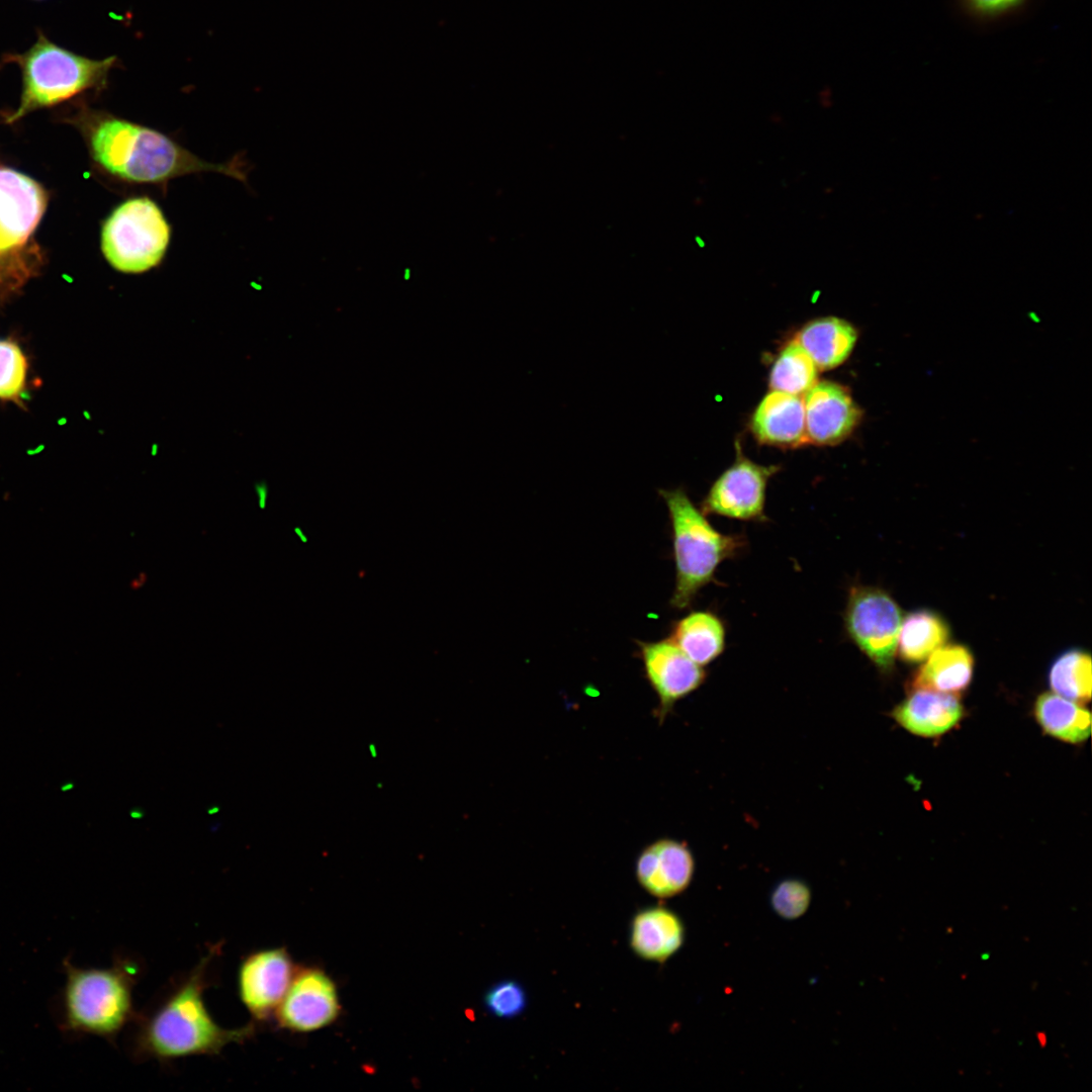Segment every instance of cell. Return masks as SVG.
Listing matches in <instances>:
<instances>
[{"label":"cell","instance_id":"cell-26","mask_svg":"<svg viewBox=\"0 0 1092 1092\" xmlns=\"http://www.w3.org/2000/svg\"><path fill=\"white\" fill-rule=\"evenodd\" d=\"M811 890L798 879H786L780 882L770 895V904L775 912L785 919H797L809 908Z\"/></svg>","mask_w":1092,"mask_h":1092},{"label":"cell","instance_id":"cell-13","mask_svg":"<svg viewBox=\"0 0 1092 1092\" xmlns=\"http://www.w3.org/2000/svg\"><path fill=\"white\" fill-rule=\"evenodd\" d=\"M46 205L47 195L35 181L0 168V254L27 241Z\"/></svg>","mask_w":1092,"mask_h":1092},{"label":"cell","instance_id":"cell-24","mask_svg":"<svg viewBox=\"0 0 1092 1092\" xmlns=\"http://www.w3.org/2000/svg\"><path fill=\"white\" fill-rule=\"evenodd\" d=\"M1049 684L1055 694L1077 703L1091 698V657L1080 649L1062 653L1052 664Z\"/></svg>","mask_w":1092,"mask_h":1092},{"label":"cell","instance_id":"cell-19","mask_svg":"<svg viewBox=\"0 0 1092 1092\" xmlns=\"http://www.w3.org/2000/svg\"><path fill=\"white\" fill-rule=\"evenodd\" d=\"M974 657L961 644H947L930 654L912 680L913 690L957 694L966 690L973 676Z\"/></svg>","mask_w":1092,"mask_h":1092},{"label":"cell","instance_id":"cell-1","mask_svg":"<svg viewBox=\"0 0 1092 1092\" xmlns=\"http://www.w3.org/2000/svg\"><path fill=\"white\" fill-rule=\"evenodd\" d=\"M221 945H210L196 966L170 990L148 1014L139 1017L132 1054L139 1060L170 1062L191 1056H215L231 1043H244L257 1032L250 1021L224 1028L210 1015L204 992L209 968Z\"/></svg>","mask_w":1092,"mask_h":1092},{"label":"cell","instance_id":"cell-2","mask_svg":"<svg viewBox=\"0 0 1092 1092\" xmlns=\"http://www.w3.org/2000/svg\"><path fill=\"white\" fill-rule=\"evenodd\" d=\"M94 161L112 177L130 185H162L197 173H219L247 183L241 155L226 163L197 157L167 134L113 115H95L88 125Z\"/></svg>","mask_w":1092,"mask_h":1092},{"label":"cell","instance_id":"cell-17","mask_svg":"<svg viewBox=\"0 0 1092 1092\" xmlns=\"http://www.w3.org/2000/svg\"><path fill=\"white\" fill-rule=\"evenodd\" d=\"M684 938L680 918L667 908H645L632 919L630 945L641 959L663 963L680 948Z\"/></svg>","mask_w":1092,"mask_h":1092},{"label":"cell","instance_id":"cell-28","mask_svg":"<svg viewBox=\"0 0 1092 1092\" xmlns=\"http://www.w3.org/2000/svg\"><path fill=\"white\" fill-rule=\"evenodd\" d=\"M979 10L984 12H999L1014 7L1022 0H970Z\"/></svg>","mask_w":1092,"mask_h":1092},{"label":"cell","instance_id":"cell-14","mask_svg":"<svg viewBox=\"0 0 1092 1092\" xmlns=\"http://www.w3.org/2000/svg\"><path fill=\"white\" fill-rule=\"evenodd\" d=\"M695 872L692 851L685 842L659 839L639 854L636 877L639 884L652 896L665 899L684 892Z\"/></svg>","mask_w":1092,"mask_h":1092},{"label":"cell","instance_id":"cell-12","mask_svg":"<svg viewBox=\"0 0 1092 1092\" xmlns=\"http://www.w3.org/2000/svg\"><path fill=\"white\" fill-rule=\"evenodd\" d=\"M808 443L834 445L859 424L862 412L849 390L831 381L816 382L803 397Z\"/></svg>","mask_w":1092,"mask_h":1092},{"label":"cell","instance_id":"cell-23","mask_svg":"<svg viewBox=\"0 0 1092 1092\" xmlns=\"http://www.w3.org/2000/svg\"><path fill=\"white\" fill-rule=\"evenodd\" d=\"M817 367L804 348L794 339L780 352L769 374L774 390L804 395L817 382Z\"/></svg>","mask_w":1092,"mask_h":1092},{"label":"cell","instance_id":"cell-5","mask_svg":"<svg viewBox=\"0 0 1092 1092\" xmlns=\"http://www.w3.org/2000/svg\"><path fill=\"white\" fill-rule=\"evenodd\" d=\"M3 61L16 63L23 75L21 101L9 119L14 121L85 90L103 88L115 58L91 60L60 48L38 33L36 42L27 52L6 55Z\"/></svg>","mask_w":1092,"mask_h":1092},{"label":"cell","instance_id":"cell-25","mask_svg":"<svg viewBox=\"0 0 1092 1092\" xmlns=\"http://www.w3.org/2000/svg\"><path fill=\"white\" fill-rule=\"evenodd\" d=\"M27 372V358L18 343L0 339V400L22 406Z\"/></svg>","mask_w":1092,"mask_h":1092},{"label":"cell","instance_id":"cell-4","mask_svg":"<svg viewBox=\"0 0 1092 1092\" xmlns=\"http://www.w3.org/2000/svg\"><path fill=\"white\" fill-rule=\"evenodd\" d=\"M65 966V1029L113 1041L138 1017L132 999L140 973L138 963L119 959L104 969H80L69 962Z\"/></svg>","mask_w":1092,"mask_h":1092},{"label":"cell","instance_id":"cell-3","mask_svg":"<svg viewBox=\"0 0 1092 1092\" xmlns=\"http://www.w3.org/2000/svg\"><path fill=\"white\" fill-rule=\"evenodd\" d=\"M658 492L666 505L672 530L675 585L670 605L684 610L714 580L718 566L744 548L746 540L740 534L717 531L681 487Z\"/></svg>","mask_w":1092,"mask_h":1092},{"label":"cell","instance_id":"cell-22","mask_svg":"<svg viewBox=\"0 0 1092 1092\" xmlns=\"http://www.w3.org/2000/svg\"><path fill=\"white\" fill-rule=\"evenodd\" d=\"M1034 715L1046 734L1063 741L1079 743L1090 735L1089 711L1055 693H1043L1037 698Z\"/></svg>","mask_w":1092,"mask_h":1092},{"label":"cell","instance_id":"cell-16","mask_svg":"<svg viewBox=\"0 0 1092 1092\" xmlns=\"http://www.w3.org/2000/svg\"><path fill=\"white\" fill-rule=\"evenodd\" d=\"M914 691L892 712L893 718L909 732L935 737L950 730L962 719L964 708L954 694Z\"/></svg>","mask_w":1092,"mask_h":1092},{"label":"cell","instance_id":"cell-30","mask_svg":"<svg viewBox=\"0 0 1092 1092\" xmlns=\"http://www.w3.org/2000/svg\"><path fill=\"white\" fill-rule=\"evenodd\" d=\"M1037 1039H1038L1041 1046H1045L1046 1035L1043 1032H1038L1037 1033Z\"/></svg>","mask_w":1092,"mask_h":1092},{"label":"cell","instance_id":"cell-6","mask_svg":"<svg viewBox=\"0 0 1092 1092\" xmlns=\"http://www.w3.org/2000/svg\"><path fill=\"white\" fill-rule=\"evenodd\" d=\"M171 225L156 201L130 197L118 204L101 230V251L109 265L125 274L158 267L171 242Z\"/></svg>","mask_w":1092,"mask_h":1092},{"label":"cell","instance_id":"cell-7","mask_svg":"<svg viewBox=\"0 0 1092 1092\" xmlns=\"http://www.w3.org/2000/svg\"><path fill=\"white\" fill-rule=\"evenodd\" d=\"M902 620L900 607L884 589L861 584L850 587L843 612L845 632L884 672L894 665Z\"/></svg>","mask_w":1092,"mask_h":1092},{"label":"cell","instance_id":"cell-10","mask_svg":"<svg viewBox=\"0 0 1092 1092\" xmlns=\"http://www.w3.org/2000/svg\"><path fill=\"white\" fill-rule=\"evenodd\" d=\"M340 1002L333 980L317 968L295 971L274 1017L279 1027L310 1032L331 1024L339 1015Z\"/></svg>","mask_w":1092,"mask_h":1092},{"label":"cell","instance_id":"cell-21","mask_svg":"<svg viewBox=\"0 0 1092 1092\" xmlns=\"http://www.w3.org/2000/svg\"><path fill=\"white\" fill-rule=\"evenodd\" d=\"M949 636L948 624L940 615L930 610H917L902 620L897 653L906 662H921L943 646Z\"/></svg>","mask_w":1092,"mask_h":1092},{"label":"cell","instance_id":"cell-20","mask_svg":"<svg viewBox=\"0 0 1092 1092\" xmlns=\"http://www.w3.org/2000/svg\"><path fill=\"white\" fill-rule=\"evenodd\" d=\"M670 639L693 661L705 666L723 653L726 630L714 613L694 611L673 623Z\"/></svg>","mask_w":1092,"mask_h":1092},{"label":"cell","instance_id":"cell-11","mask_svg":"<svg viewBox=\"0 0 1092 1092\" xmlns=\"http://www.w3.org/2000/svg\"><path fill=\"white\" fill-rule=\"evenodd\" d=\"M638 646L647 680L659 700L662 720L678 700L696 691L705 681L706 671L670 638L638 642Z\"/></svg>","mask_w":1092,"mask_h":1092},{"label":"cell","instance_id":"cell-15","mask_svg":"<svg viewBox=\"0 0 1092 1092\" xmlns=\"http://www.w3.org/2000/svg\"><path fill=\"white\" fill-rule=\"evenodd\" d=\"M750 429L758 442L794 448L808 443L803 398L774 390L755 408Z\"/></svg>","mask_w":1092,"mask_h":1092},{"label":"cell","instance_id":"cell-9","mask_svg":"<svg viewBox=\"0 0 1092 1092\" xmlns=\"http://www.w3.org/2000/svg\"><path fill=\"white\" fill-rule=\"evenodd\" d=\"M777 466H763L737 455L736 461L712 484L701 511L745 522H766L764 514L767 481Z\"/></svg>","mask_w":1092,"mask_h":1092},{"label":"cell","instance_id":"cell-18","mask_svg":"<svg viewBox=\"0 0 1092 1092\" xmlns=\"http://www.w3.org/2000/svg\"><path fill=\"white\" fill-rule=\"evenodd\" d=\"M795 340L820 370L842 364L850 355L857 340L856 329L848 322L825 316L806 324Z\"/></svg>","mask_w":1092,"mask_h":1092},{"label":"cell","instance_id":"cell-29","mask_svg":"<svg viewBox=\"0 0 1092 1092\" xmlns=\"http://www.w3.org/2000/svg\"><path fill=\"white\" fill-rule=\"evenodd\" d=\"M294 531H295V534H296V536H297V537H298V538H299V539H300V540H301V541H302L303 543L307 542L308 538H307V536H306V535L304 534V532H303V531L301 530V528H298V527H297V528H295V529H294Z\"/></svg>","mask_w":1092,"mask_h":1092},{"label":"cell","instance_id":"cell-8","mask_svg":"<svg viewBox=\"0 0 1092 1092\" xmlns=\"http://www.w3.org/2000/svg\"><path fill=\"white\" fill-rule=\"evenodd\" d=\"M295 973L285 947H270L244 956L237 971L239 998L258 1026L274 1016Z\"/></svg>","mask_w":1092,"mask_h":1092},{"label":"cell","instance_id":"cell-27","mask_svg":"<svg viewBox=\"0 0 1092 1092\" xmlns=\"http://www.w3.org/2000/svg\"><path fill=\"white\" fill-rule=\"evenodd\" d=\"M484 1006L488 1012L498 1018H514L527 1006V995L518 982L500 981L491 986L484 994Z\"/></svg>","mask_w":1092,"mask_h":1092}]
</instances>
